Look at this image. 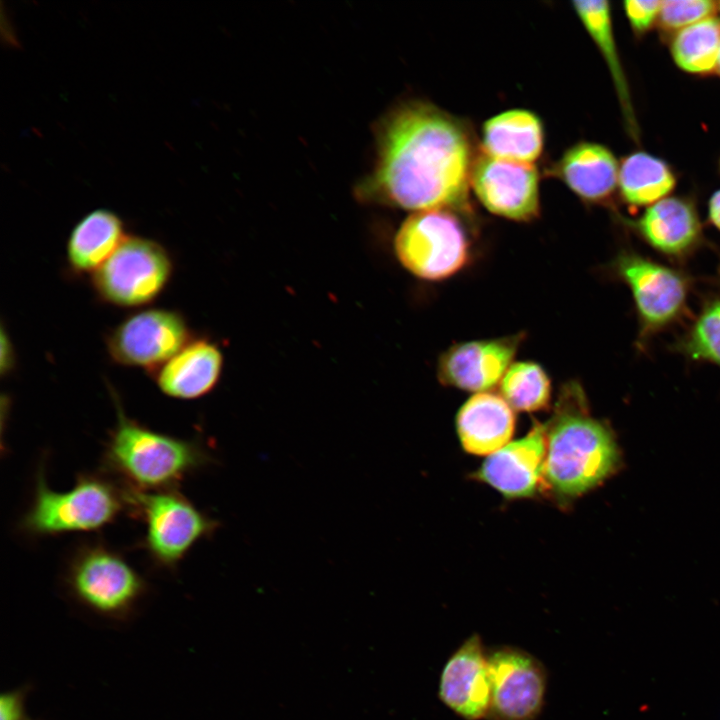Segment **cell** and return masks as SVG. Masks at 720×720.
Here are the masks:
<instances>
[{"instance_id": "obj_25", "label": "cell", "mask_w": 720, "mask_h": 720, "mask_svg": "<svg viewBox=\"0 0 720 720\" xmlns=\"http://www.w3.org/2000/svg\"><path fill=\"white\" fill-rule=\"evenodd\" d=\"M673 349L690 360L720 367V298L705 303L696 319Z\"/></svg>"}, {"instance_id": "obj_17", "label": "cell", "mask_w": 720, "mask_h": 720, "mask_svg": "<svg viewBox=\"0 0 720 720\" xmlns=\"http://www.w3.org/2000/svg\"><path fill=\"white\" fill-rule=\"evenodd\" d=\"M633 225L653 249L676 260L691 255L702 240L695 208L676 197L652 204Z\"/></svg>"}, {"instance_id": "obj_8", "label": "cell", "mask_w": 720, "mask_h": 720, "mask_svg": "<svg viewBox=\"0 0 720 720\" xmlns=\"http://www.w3.org/2000/svg\"><path fill=\"white\" fill-rule=\"evenodd\" d=\"M400 263L412 274L440 281L462 270L470 258V242L456 212L434 209L414 212L394 240Z\"/></svg>"}, {"instance_id": "obj_16", "label": "cell", "mask_w": 720, "mask_h": 720, "mask_svg": "<svg viewBox=\"0 0 720 720\" xmlns=\"http://www.w3.org/2000/svg\"><path fill=\"white\" fill-rule=\"evenodd\" d=\"M223 354L207 338L192 337L150 375L158 389L178 400H195L210 393L223 370Z\"/></svg>"}, {"instance_id": "obj_19", "label": "cell", "mask_w": 720, "mask_h": 720, "mask_svg": "<svg viewBox=\"0 0 720 720\" xmlns=\"http://www.w3.org/2000/svg\"><path fill=\"white\" fill-rule=\"evenodd\" d=\"M619 166L605 146L579 142L569 147L553 167V174L581 199L600 203L618 185Z\"/></svg>"}, {"instance_id": "obj_32", "label": "cell", "mask_w": 720, "mask_h": 720, "mask_svg": "<svg viewBox=\"0 0 720 720\" xmlns=\"http://www.w3.org/2000/svg\"><path fill=\"white\" fill-rule=\"evenodd\" d=\"M716 70H717V71L719 72V74H720V51H719V55H718V61H717V65H716Z\"/></svg>"}, {"instance_id": "obj_1", "label": "cell", "mask_w": 720, "mask_h": 720, "mask_svg": "<svg viewBox=\"0 0 720 720\" xmlns=\"http://www.w3.org/2000/svg\"><path fill=\"white\" fill-rule=\"evenodd\" d=\"M475 158L463 121L429 103L402 104L379 127L376 166L358 194L414 212L470 213Z\"/></svg>"}, {"instance_id": "obj_26", "label": "cell", "mask_w": 720, "mask_h": 720, "mask_svg": "<svg viewBox=\"0 0 720 720\" xmlns=\"http://www.w3.org/2000/svg\"><path fill=\"white\" fill-rule=\"evenodd\" d=\"M573 6L587 32L605 57L619 94L625 100L626 86L615 48L609 3L604 0L574 1Z\"/></svg>"}, {"instance_id": "obj_22", "label": "cell", "mask_w": 720, "mask_h": 720, "mask_svg": "<svg viewBox=\"0 0 720 720\" xmlns=\"http://www.w3.org/2000/svg\"><path fill=\"white\" fill-rule=\"evenodd\" d=\"M618 185L627 203L642 206L663 199L674 188L675 177L662 160L637 152L620 165Z\"/></svg>"}, {"instance_id": "obj_18", "label": "cell", "mask_w": 720, "mask_h": 720, "mask_svg": "<svg viewBox=\"0 0 720 720\" xmlns=\"http://www.w3.org/2000/svg\"><path fill=\"white\" fill-rule=\"evenodd\" d=\"M514 428L513 409L501 395L491 392L471 396L456 416L461 445L474 455H490L505 446Z\"/></svg>"}, {"instance_id": "obj_14", "label": "cell", "mask_w": 720, "mask_h": 720, "mask_svg": "<svg viewBox=\"0 0 720 720\" xmlns=\"http://www.w3.org/2000/svg\"><path fill=\"white\" fill-rule=\"evenodd\" d=\"M438 696L445 706L464 720L487 718L491 681L487 651L478 633L466 638L444 664Z\"/></svg>"}, {"instance_id": "obj_2", "label": "cell", "mask_w": 720, "mask_h": 720, "mask_svg": "<svg viewBox=\"0 0 720 720\" xmlns=\"http://www.w3.org/2000/svg\"><path fill=\"white\" fill-rule=\"evenodd\" d=\"M545 426L546 457L542 488L568 503L595 488L615 469L618 451L613 435L589 412L576 380L564 383Z\"/></svg>"}, {"instance_id": "obj_21", "label": "cell", "mask_w": 720, "mask_h": 720, "mask_svg": "<svg viewBox=\"0 0 720 720\" xmlns=\"http://www.w3.org/2000/svg\"><path fill=\"white\" fill-rule=\"evenodd\" d=\"M543 147L542 121L529 110H507L483 124L482 148L490 156L533 164L540 157Z\"/></svg>"}, {"instance_id": "obj_23", "label": "cell", "mask_w": 720, "mask_h": 720, "mask_svg": "<svg viewBox=\"0 0 720 720\" xmlns=\"http://www.w3.org/2000/svg\"><path fill=\"white\" fill-rule=\"evenodd\" d=\"M720 51V20H702L677 32L671 52L675 63L684 71L707 73L716 69Z\"/></svg>"}, {"instance_id": "obj_33", "label": "cell", "mask_w": 720, "mask_h": 720, "mask_svg": "<svg viewBox=\"0 0 720 720\" xmlns=\"http://www.w3.org/2000/svg\"><path fill=\"white\" fill-rule=\"evenodd\" d=\"M717 275H718V280L720 282V261H719L718 268H717Z\"/></svg>"}, {"instance_id": "obj_27", "label": "cell", "mask_w": 720, "mask_h": 720, "mask_svg": "<svg viewBox=\"0 0 720 720\" xmlns=\"http://www.w3.org/2000/svg\"><path fill=\"white\" fill-rule=\"evenodd\" d=\"M717 3L711 0L663 1L658 23L666 32H679L702 20L713 17Z\"/></svg>"}, {"instance_id": "obj_9", "label": "cell", "mask_w": 720, "mask_h": 720, "mask_svg": "<svg viewBox=\"0 0 720 720\" xmlns=\"http://www.w3.org/2000/svg\"><path fill=\"white\" fill-rule=\"evenodd\" d=\"M611 267L631 290L641 341L670 326L685 313L690 290V280L685 273L632 250L620 251Z\"/></svg>"}, {"instance_id": "obj_5", "label": "cell", "mask_w": 720, "mask_h": 720, "mask_svg": "<svg viewBox=\"0 0 720 720\" xmlns=\"http://www.w3.org/2000/svg\"><path fill=\"white\" fill-rule=\"evenodd\" d=\"M68 596L80 607L114 622H127L149 586L126 557L100 541L81 543L71 554L63 577Z\"/></svg>"}, {"instance_id": "obj_24", "label": "cell", "mask_w": 720, "mask_h": 720, "mask_svg": "<svg viewBox=\"0 0 720 720\" xmlns=\"http://www.w3.org/2000/svg\"><path fill=\"white\" fill-rule=\"evenodd\" d=\"M500 395L513 410L536 412L551 400V381L541 365L533 361L513 363L500 384Z\"/></svg>"}, {"instance_id": "obj_6", "label": "cell", "mask_w": 720, "mask_h": 720, "mask_svg": "<svg viewBox=\"0 0 720 720\" xmlns=\"http://www.w3.org/2000/svg\"><path fill=\"white\" fill-rule=\"evenodd\" d=\"M129 513L144 525L141 542L151 561L173 570L200 540L212 536L219 523L176 489L156 492L128 490Z\"/></svg>"}, {"instance_id": "obj_10", "label": "cell", "mask_w": 720, "mask_h": 720, "mask_svg": "<svg viewBox=\"0 0 720 720\" xmlns=\"http://www.w3.org/2000/svg\"><path fill=\"white\" fill-rule=\"evenodd\" d=\"M193 336L184 315L147 308L127 315L105 337L111 361L149 374L175 355Z\"/></svg>"}, {"instance_id": "obj_7", "label": "cell", "mask_w": 720, "mask_h": 720, "mask_svg": "<svg viewBox=\"0 0 720 720\" xmlns=\"http://www.w3.org/2000/svg\"><path fill=\"white\" fill-rule=\"evenodd\" d=\"M174 272L169 251L159 242L127 235L111 257L91 275L97 298L119 308H139L154 302Z\"/></svg>"}, {"instance_id": "obj_28", "label": "cell", "mask_w": 720, "mask_h": 720, "mask_svg": "<svg viewBox=\"0 0 720 720\" xmlns=\"http://www.w3.org/2000/svg\"><path fill=\"white\" fill-rule=\"evenodd\" d=\"M663 1L627 0L625 12L633 28L638 32L646 31L658 18Z\"/></svg>"}, {"instance_id": "obj_34", "label": "cell", "mask_w": 720, "mask_h": 720, "mask_svg": "<svg viewBox=\"0 0 720 720\" xmlns=\"http://www.w3.org/2000/svg\"><path fill=\"white\" fill-rule=\"evenodd\" d=\"M719 7H720V3H719Z\"/></svg>"}, {"instance_id": "obj_12", "label": "cell", "mask_w": 720, "mask_h": 720, "mask_svg": "<svg viewBox=\"0 0 720 720\" xmlns=\"http://www.w3.org/2000/svg\"><path fill=\"white\" fill-rule=\"evenodd\" d=\"M470 184L482 205L495 215L515 221L539 215V174L533 164L482 152L475 158Z\"/></svg>"}, {"instance_id": "obj_29", "label": "cell", "mask_w": 720, "mask_h": 720, "mask_svg": "<svg viewBox=\"0 0 720 720\" xmlns=\"http://www.w3.org/2000/svg\"><path fill=\"white\" fill-rule=\"evenodd\" d=\"M29 685L3 692L0 697V720H34L26 711Z\"/></svg>"}, {"instance_id": "obj_31", "label": "cell", "mask_w": 720, "mask_h": 720, "mask_svg": "<svg viewBox=\"0 0 720 720\" xmlns=\"http://www.w3.org/2000/svg\"><path fill=\"white\" fill-rule=\"evenodd\" d=\"M709 218L712 224L720 230V190L709 201Z\"/></svg>"}, {"instance_id": "obj_11", "label": "cell", "mask_w": 720, "mask_h": 720, "mask_svg": "<svg viewBox=\"0 0 720 720\" xmlns=\"http://www.w3.org/2000/svg\"><path fill=\"white\" fill-rule=\"evenodd\" d=\"M491 681L488 720H535L546 696L544 665L529 652L500 646L487 651Z\"/></svg>"}, {"instance_id": "obj_15", "label": "cell", "mask_w": 720, "mask_h": 720, "mask_svg": "<svg viewBox=\"0 0 720 720\" xmlns=\"http://www.w3.org/2000/svg\"><path fill=\"white\" fill-rule=\"evenodd\" d=\"M545 426L535 422L522 438L488 455L475 477L507 498H528L542 488Z\"/></svg>"}, {"instance_id": "obj_30", "label": "cell", "mask_w": 720, "mask_h": 720, "mask_svg": "<svg viewBox=\"0 0 720 720\" xmlns=\"http://www.w3.org/2000/svg\"><path fill=\"white\" fill-rule=\"evenodd\" d=\"M15 365V352L10 341V337L5 333V330H1V373L2 375L9 373Z\"/></svg>"}, {"instance_id": "obj_4", "label": "cell", "mask_w": 720, "mask_h": 720, "mask_svg": "<svg viewBox=\"0 0 720 720\" xmlns=\"http://www.w3.org/2000/svg\"><path fill=\"white\" fill-rule=\"evenodd\" d=\"M129 511L128 490L103 471L79 474L72 488L55 491L49 487L41 463L31 503L18 527L33 538L94 532Z\"/></svg>"}, {"instance_id": "obj_20", "label": "cell", "mask_w": 720, "mask_h": 720, "mask_svg": "<svg viewBox=\"0 0 720 720\" xmlns=\"http://www.w3.org/2000/svg\"><path fill=\"white\" fill-rule=\"evenodd\" d=\"M121 218L108 209H95L72 228L66 243V261L74 275H91L126 238Z\"/></svg>"}, {"instance_id": "obj_13", "label": "cell", "mask_w": 720, "mask_h": 720, "mask_svg": "<svg viewBox=\"0 0 720 720\" xmlns=\"http://www.w3.org/2000/svg\"><path fill=\"white\" fill-rule=\"evenodd\" d=\"M525 336L524 332H518L450 346L438 360L439 381L461 390L488 392L500 384Z\"/></svg>"}, {"instance_id": "obj_3", "label": "cell", "mask_w": 720, "mask_h": 720, "mask_svg": "<svg viewBox=\"0 0 720 720\" xmlns=\"http://www.w3.org/2000/svg\"><path fill=\"white\" fill-rule=\"evenodd\" d=\"M117 421L104 443L102 471L125 489L156 492L175 489L211 457L196 440L154 431L126 416L114 397Z\"/></svg>"}]
</instances>
